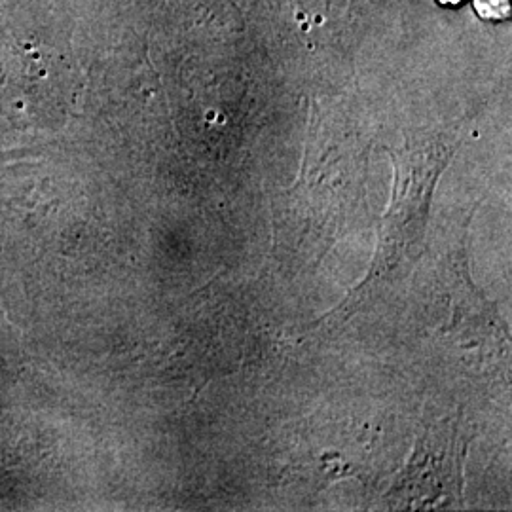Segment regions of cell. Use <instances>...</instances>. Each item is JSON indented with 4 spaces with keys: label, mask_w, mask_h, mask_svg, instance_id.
Segmentation results:
<instances>
[{
    "label": "cell",
    "mask_w": 512,
    "mask_h": 512,
    "mask_svg": "<svg viewBox=\"0 0 512 512\" xmlns=\"http://www.w3.org/2000/svg\"><path fill=\"white\" fill-rule=\"evenodd\" d=\"M421 156L423 158L420 154H412L408 158V171L401 181V190L397 188L393 205L385 217L384 236L370 272V281L382 279V275L401 264L404 256H414V249H418L423 238L431 190L442 165L446 164L448 152L446 148H437L435 152H425Z\"/></svg>",
    "instance_id": "1"
},
{
    "label": "cell",
    "mask_w": 512,
    "mask_h": 512,
    "mask_svg": "<svg viewBox=\"0 0 512 512\" xmlns=\"http://www.w3.org/2000/svg\"><path fill=\"white\" fill-rule=\"evenodd\" d=\"M463 440L458 423L450 425L440 423L431 427L420 440L416 454L408 469L404 471L401 482L393 486V492L399 495V501L412 503L418 507L423 503L448 501L450 495L461 494V463H463Z\"/></svg>",
    "instance_id": "2"
},
{
    "label": "cell",
    "mask_w": 512,
    "mask_h": 512,
    "mask_svg": "<svg viewBox=\"0 0 512 512\" xmlns=\"http://www.w3.org/2000/svg\"><path fill=\"white\" fill-rule=\"evenodd\" d=\"M475 4L482 18L503 19L511 14V0H475Z\"/></svg>",
    "instance_id": "3"
},
{
    "label": "cell",
    "mask_w": 512,
    "mask_h": 512,
    "mask_svg": "<svg viewBox=\"0 0 512 512\" xmlns=\"http://www.w3.org/2000/svg\"><path fill=\"white\" fill-rule=\"evenodd\" d=\"M440 2H442V4H452V6H454V4H461L463 0H440Z\"/></svg>",
    "instance_id": "4"
}]
</instances>
